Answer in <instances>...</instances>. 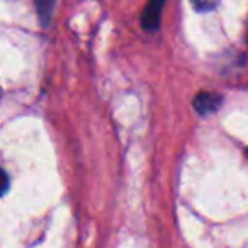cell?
I'll use <instances>...</instances> for the list:
<instances>
[{"label": "cell", "instance_id": "1", "mask_svg": "<svg viewBox=\"0 0 248 248\" xmlns=\"http://www.w3.org/2000/svg\"><path fill=\"white\" fill-rule=\"evenodd\" d=\"M163 5H165V0H148L141 16V24L146 31H156L158 29Z\"/></svg>", "mask_w": 248, "mask_h": 248}, {"label": "cell", "instance_id": "2", "mask_svg": "<svg viewBox=\"0 0 248 248\" xmlns=\"http://www.w3.org/2000/svg\"><path fill=\"white\" fill-rule=\"evenodd\" d=\"M221 102H223V99H221V95H217V93L201 92V93H197L196 99H194V107H196V110L199 114L206 116V114L216 112V110L219 109Z\"/></svg>", "mask_w": 248, "mask_h": 248}, {"label": "cell", "instance_id": "3", "mask_svg": "<svg viewBox=\"0 0 248 248\" xmlns=\"http://www.w3.org/2000/svg\"><path fill=\"white\" fill-rule=\"evenodd\" d=\"M36 9H38V16L41 19L43 26L49 24V19L53 16V9H55V0H34Z\"/></svg>", "mask_w": 248, "mask_h": 248}, {"label": "cell", "instance_id": "4", "mask_svg": "<svg viewBox=\"0 0 248 248\" xmlns=\"http://www.w3.org/2000/svg\"><path fill=\"white\" fill-rule=\"evenodd\" d=\"M217 2H219V0H192L194 7H196L199 12L213 11V9L217 5Z\"/></svg>", "mask_w": 248, "mask_h": 248}, {"label": "cell", "instance_id": "5", "mask_svg": "<svg viewBox=\"0 0 248 248\" xmlns=\"http://www.w3.org/2000/svg\"><path fill=\"white\" fill-rule=\"evenodd\" d=\"M7 189H9V177L4 170H0V196L7 192Z\"/></svg>", "mask_w": 248, "mask_h": 248}]
</instances>
